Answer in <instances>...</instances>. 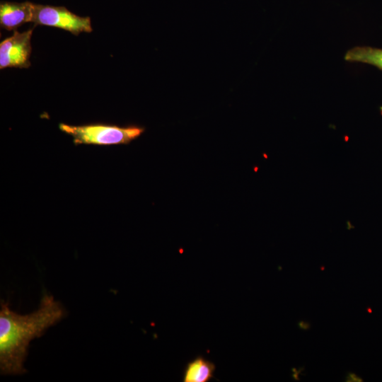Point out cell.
<instances>
[{
  "label": "cell",
  "mask_w": 382,
  "mask_h": 382,
  "mask_svg": "<svg viewBox=\"0 0 382 382\" xmlns=\"http://www.w3.org/2000/svg\"><path fill=\"white\" fill-rule=\"evenodd\" d=\"M345 59L350 62L367 64L382 71L381 48L357 46L346 52Z\"/></svg>",
  "instance_id": "52a82bcc"
},
{
  "label": "cell",
  "mask_w": 382,
  "mask_h": 382,
  "mask_svg": "<svg viewBox=\"0 0 382 382\" xmlns=\"http://www.w3.org/2000/svg\"><path fill=\"white\" fill-rule=\"evenodd\" d=\"M298 326L301 330H308L311 328V324L308 322L301 320L298 323Z\"/></svg>",
  "instance_id": "9c48e42d"
},
{
  "label": "cell",
  "mask_w": 382,
  "mask_h": 382,
  "mask_svg": "<svg viewBox=\"0 0 382 382\" xmlns=\"http://www.w3.org/2000/svg\"><path fill=\"white\" fill-rule=\"evenodd\" d=\"M59 128L71 136L76 145L127 144L140 137L145 130L144 127L136 125L119 127L104 124L75 126L60 123Z\"/></svg>",
  "instance_id": "7a4b0ae2"
},
{
  "label": "cell",
  "mask_w": 382,
  "mask_h": 382,
  "mask_svg": "<svg viewBox=\"0 0 382 382\" xmlns=\"http://www.w3.org/2000/svg\"><path fill=\"white\" fill-rule=\"evenodd\" d=\"M216 369L214 364L199 356L188 362L185 368L184 382H208L213 377Z\"/></svg>",
  "instance_id": "8992f818"
},
{
  "label": "cell",
  "mask_w": 382,
  "mask_h": 382,
  "mask_svg": "<svg viewBox=\"0 0 382 382\" xmlns=\"http://www.w3.org/2000/svg\"><path fill=\"white\" fill-rule=\"evenodd\" d=\"M33 22L35 25L61 28L75 35L92 31L89 17L79 16L63 6L35 4Z\"/></svg>",
  "instance_id": "3957f363"
},
{
  "label": "cell",
  "mask_w": 382,
  "mask_h": 382,
  "mask_svg": "<svg viewBox=\"0 0 382 382\" xmlns=\"http://www.w3.org/2000/svg\"><path fill=\"white\" fill-rule=\"evenodd\" d=\"M303 370V368L301 369H299V370H296L295 368H292V371H293V374H292V377L294 379L296 380V381H299V374L301 372V371Z\"/></svg>",
  "instance_id": "30bf717a"
},
{
  "label": "cell",
  "mask_w": 382,
  "mask_h": 382,
  "mask_svg": "<svg viewBox=\"0 0 382 382\" xmlns=\"http://www.w3.org/2000/svg\"><path fill=\"white\" fill-rule=\"evenodd\" d=\"M362 381L361 378L352 372L347 373L345 380L347 382H361Z\"/></svg>",
  "instance_id": "ba28073f"
},
{
  "label": "cell",
  "mask_w": 382,
  "mask_h": 382,
  "mask_svg": "<svg viewBox=\"0 0 382 382\" xmlns=\"http://www.w3.org/2000/svg\"><path fill=\"white\" fill-rule=\"evenodd\" d=\"M35 4L29 1L1 2L0 4V25L13 30L28 22H33Z\"/></svg>",
  "instance_id": "5b68a950"
},
{
  "label": "cell",
  "mask_w": 382,
  "mask_h": 382,
  "mask_svg": "<svg viewBox=\"0 0 382 382\" xmlns=\"http://www.w3.org/2000/svg\"><path fill=\"white\" fill-rule=\"evenodd\" d=\"M33 29L13 34L0 43V69L8 67L28 68L30 65Z\"/></svg>",
  "instance_id": "277c9868"
},
{
  "label": "cell",
  "mask_w": 382,
  "mask_h": 382,
  "mask_svg": "<svg viewBox=\"0 0 382 382\" xmlns=\"http://www.w3.org/2000/svg\"><path fill=\"white\" fill-rule=\"evenodd\" d=\"M61 303L44 294L38 308L21 315L1 301L0 310V371L1 374H22L30 342L40 337L64 316Z\"/></svg>",
  "instance_id": "6da1fadb"
}]
</instances>
